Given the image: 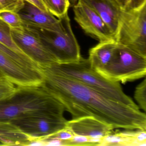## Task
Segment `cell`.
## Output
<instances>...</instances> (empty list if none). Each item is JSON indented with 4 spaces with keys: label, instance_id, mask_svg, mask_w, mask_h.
Here are the masks:
<instances>
[{
    "label": "cell",
    "instance_id": "1",
    "mask_svg": "<svg viewBox=\"0 0 146 146\" xmlns=\"http://www.w3.org/2000/svg\"><path fill=\"white\" fill-rule=\"evenodd\" d=\"M41 86L59 101L72 119L92 117L113 129L146 131V115L48 67L41 69Z\"/></svg>",
    "mask_w": 146,
    "mask_h": 146
},
{
    "label": "cell",
    "instance_id": "12",
    "mask_svg": "<svg viewBox=\"0 0 146 146\" xmlns=\"http://www.w3.org/2000/svg\"><path fill=\"white\" fill-rule=\"evenodd\" d=\"M66 127L74 135L95 139H102L112 133L113 129L111 125L92 117L68 121Z\"/></svg>",
    "mask_w": 146,
    "mask_h": 146
},
{
    "label": "cell",
    "instance_id": "29",
    "mask_svg": "<svg viewBox=\"0 0 146 146\" xmlns=\"http://www.w3.org/2000/svg\"><path fill=\"white\" fill-rule=\"evenodd\" d=\"M0 75H3V74H2V72H1V70H0Z\"/></svg>",
    "mask_w": 146,
    "mask_h": 146
},
{
    "label": "cell",
    "instance_id": "22",
    "mask_svg": "<svg viewBox=\"0 0 146 146\" xmlns=\"http://www.w3.org/2000/svg\"><path fill=\"white\" fill-rule=\"evenodd\" d=\"M0 19L12 29H17L24 26L23 22L18 13L11 11L0 12Z\"/></svg>",
    "mask_w": 146,
    "mask_h": 146
},
{
    "label": "cell",
    "instance_id": "2",
    "mask_svg": "<svg viewBox=\"0 0 146 146\" xmlns=\"http://www.w3.org/2000/svg\"><path fill=\"white\" fill-rule=\"evenodd\" d=\"M64 107L41 84L18 86L15 94L0 101V121L11 122L42 112H64Z\"/></svg>",
    "mask_w": 146,
    "mask_h": 146
},
{
    "label": "cell",
    "instance_id": "17",
    "mask_svg": "<svg viewBox=\"0 0 146 146\" xmlns=\"http://www.w3.org/2000/svg\"><path fill=\"white\" fill-rule=\"evenodd\" d=\"M0 42L6 46L8 48H10L15 52L17 53L18 54L26 58L31 60L25 54L22 52V50L15 44L12 37L11 27L1 19H0Z\"/></svg>",
    "mask_w": 146,
    "mask_h": 146
},
{
    "label": "cell",
    "instance_id": "28",
    "mask_svg": "<svg viewBox=\"0 0 146 146\" xmlns=\"http://www.w3.org/2000/svg\"><path fill=\"white\" fill-rule=\"evenodd\" d=\"M118 3L120 7L123 10H124L126 5V0H115Z\"/></svg>",
    "mask_w": 146,
    "mask_h": 146
},
{
    "label": "cell",
    "instance_id": "18",
    "mask_svg": "<svg viewBox=\"0 0 146 146\" xmlns=\"http://www.w3.org/2000/svg\"><path fill=\"white\" fill-rule=\"evenodd\" d=\"M47 10L52 15L60 19L68 13L70 0H42Z\"/></svg>",
    "mask_w": 146,
    "mask_h": 146
},
{
    "label": "cell",
    "instance_id": "10",
    "mask_svg": "<svg viewBox=\"0 0 146 146\" xmlns=\"http://www.w3.org/2000/svg\"><path fill=\"white\" fill-rule=\"evenodd\" d=\"M0 70L17 86H38L42 83L41 71L22 65L1 52Z\"/></svg>",
    "mask_w": 146,
    "mask_h": 146
},
{
    "label": "cell",
    "instance_id": "19",
    "mask_svg": "<svg viewBox=\"0 0 146 146\" xmlns=\"http://www.w3.org/2000/svg\"><path fill=\"white\" fill-rule=\"evenodd\" d=\"M0 52L5 54L13 60L22 65L41 71L39 66L31 60L26 58L13 51L0 42Z\"/></svg>",
    "mask_w": 146,
    "mask_h": 146
},
{
    "label": "cell",
    "instance_id": "27",
    "mask_svg": "<svg viewBox=\"0 0 146 146\" xmlns=\"http://www.w3.org/2000/svg\"><path fill=\"white\" fill-rule=\"evenodd\" d=\"M24 1H27V2H29L31 4H32V5L35 6L37 8H39L42 11H43L49 12L47 10L46 7L44 5L42 0H24Z\"/></svg>",
    "mask_w": 146,
    "mask_h": 146
},
{
    "label": "cell",
    "instance_id": "14",
    "mask_svg": "<svg viewBox=\"0 0 146 146\" xmlns=\"http://www.w3.org/2000/svg\"><path fill=\"white\" fill-rule=\"evenodd\" d=\"M113 132L103 137L100 146H146V131Z\"/></svg>",
    "mask_w": 146,
    "mask_h": 146
},
{
    "label": "cell",
    "instance_id": "15",
    "mask_svg": "<svg viewBox=\"0 0 146 146\" xmlns=\"http://www.w3.org/2000/svg\"><path fill=\"white\" fill-rule=\"evenodd\" d=\"M117 43L115 40L99 42L89 51L88 58L91 67L100 71L107 65L113 57Z\"/></svg>",
    "mask_w": 146,
    "mask_h": 146
},
{
    "label": "cell",
    "instance_id": "5",
    "mask_svg": "<svg viewBox=\"0 0 146 146\" xmlns=\"http://www.w3.org/2000/svg\"><path fill=\"white\" fill-rule=\"evenodd\" d=\"M115 40L146 57V2L136 9L123 10Z\"/></svg>",
    "mask_w": 146,
    "mask_h": 146
},
{
    "label": "cell",
    "instance_id": "11",
    "mask_svg": "<svg viewBox=\"0 0 146 146\" xmlns=\"http://www.w3.org/2000/svg\"><path fill=\"white\" fill-rule=\"evenodd\" d=\"M24 1V7L18 13L24 25L58 33L64 31L61 19L56 18L50 13L43 11L32 4Z\"/></svg>",
    "mask_w": 146,
    "mask_h": 146
},
{
    "label": "cell",
    "instance_id": "16",
    "mask_svg": "<svg viewBox=\"0 0 146 146\" xmlns=\"http://www.w3.org/2000/svg\"><path fill=\"white\" fill-rule=\"evenodd\" d=\"M30 139L11 122L0 121V143L6 146H28Z\"/></svg>",
    "mask_w": 146,
    "mask_h": 146
},
{
    "label": "cell",
    "instance_id": "26",
    "mask_svg": "<svg viewBox=\"0 0 146 146\" xmlns=\"http://www.w3.org/2000/svg\"><path fill=\"white\" fill-rule=\"evenodd\" d=\"M126 5L124 10H130L136 9L146 3V0H126Z\"/></svg>",
    "mask_w": 146,
    "mask_h": 146
},
{
    "label": "cell",
    "instance_id": "8",
    "mask_svg": "<svg viewBox=\"0 0 146 146\" xmlns=\"http://www.w3.org/2000/svg\"><path fill=\"white\" fill-rule=\"evenodd\" d=\"M11 33L15 44L40 69L58 63L34 28L25 25L17 29L11 28Z\"/></svg>",
    "mask_w": 146,
    "mask_h": 146
},
{
    "label": "cell",
    "instance_id": "4",
    "mask_svg": "<svg viewBox=\"0 0 146 146\" xmlns=\"http://www.w3.org/2000/svg\"><path fill=\"white\" fill-rule=\"evenodd\" d=\"M98 72L113 82L134 81L146 76V57L117 43L110 63Z\"/></svg>",
    "mask_w": 146,
    "mask_h": 146
},
{
    "label": "cell",
    "instance_id": "23",
    "mask_svg": "<svg viewBox=\"0 0 146 146\" xmlns=\"http://www.w3.org/2000/svg\"><path fill=\"white\" fill-rule=\"evenodd\" d=\"M24 5V0H0V12L11 11L18 13Z\"/></svg>",
    "mask_w": 146,
    "mask_h": 146
},
{
    "label": "cell",
    "instance_id": "3",
    "mask_svg": "<svg viewBox=\"0 0 146 146\" xmlns=\"http://www.w3.org/2000/svg\"><path fill=\"white\" fill-rule=\"evenodd\" d=\"M50 70L81 83L118 102L139 109L130 97L125 94L118 82H113L93 69L88 59L81 56L79 60L47 66Z\"/></svg>",
    "mask_w": 146,
    "mask_h": 146
},
{
    "label": "cell",
    "instance_id": "20",
    "mask_svg": "<svg viewBox=\"0 0 146 146\" xmlns=\"http://www.w3.org/2000/svg\"><path fill=\"white\" fill-rule=\"evenodd\" d=\"M102 139L91 138L74 135L72 138L63 143V146H100Z\"/></svg>",
    "mask_w": 146,
    "mask_h": 146
},
{
    "label": "cell",
    "instance_id": "6",
    "mask_svg": "<svg viewBox=\"0 0 146 146\" xmlns=\"http://www.w3.org/2000/svg\"><path fill=\"white\" fill-rule=\"evenodd\" d=\"M60 19L64 26V31L62 33L32 28L36 31L43 44L54 55L58 64L78 61L82 56L80 46L72 31L68 13Z\"/></svg>",
    "mask_w": 146,
    "mask_h": 146
},
{
    "label": "cell",
    "instance_id": "24",
    "mask_svg": "<svg viewBox=\"0 0 146 146\" xmlns=\"http://www.w3.org/2000/svg\"><path fill=\"white\" fill-rule=\"evenodd\" d=\"M134 97L139 106L144 111H146V79L138 84L135 90Z\"/></svg>",
    "mask_w": 146,
    "mask_h": 146
},
{
    "label": "cell",
    "instance_id": "9",
    "mask_svg": "<svg viewBox=\"0 0 146 146\" xmlns=\"http://www.w3.org/2000/svg\"><path fill=\"white\" fill-rule=\"evenodd\" d=\"M73 10L74 19L88 35L99 42L115 40L114 36L100 17L88 6L78 1Z\"/></svg>",
    "mask_w": 146,
    "mask_h": 146
},
{
    "label": "cell",
    "instance_id": "25",
    "mask_svg": "<svg viewBox=\"0 0 146 146\" xmlns=\"http://www.w3.org/2000/svg\"><path fill=\"white\" fill-rule=\"evenodd\" d=\"M74 135L73 132L70 129L66 127L46 138H54L60 140L63 143V146L64 142L71 139Z\"/></svg>",
    "mask_w": 146,
    "mask_h": 146
},
{
    "label": "cell",
    "instance_id": "21",
    "mask_svg": "<svg viewBox=\"0 0 146 146\" xmlns=\"http://www.w3.org/2000/svg\"><path fill=\"white\" fill-rule=\"evenodd\" d=\"M18 86L3 75H0V101L13 95Z\"/></svg>",
    "mask_w": 146,
    "mask_h": 146
},
{
    "label": "cell",
    "instance_id": "13",
    "mask_svg": "<svg viewBox=\"0 0 146 146\" xmlns=\"http://www.w3.org/2000/svg\"><path fill=\"white\" fill-rule=\"evenodd\" d=\"M78 1L84 3L94 11L115 38L123 11L115 0H78Z\"/></svg>",
    "mask_w": 146,
    "mask_h": 146
},
{
    "label": "cell",
    "instance_id": "7",
    "mask_svg": "<svg viewBox=\"0 0 146 146\" xmlns=\"http://www.w3.org/2000/svg\"><path fill=\"white\" fill-rule=\"evenodd\" d=\"M64 113L42 112L21 117L11 122L31 141L48 137L66 128L68 120L64 117Z\"/></svg>",
    "mask_w": 146,
    "mask_h": 146
}]
</instances>
